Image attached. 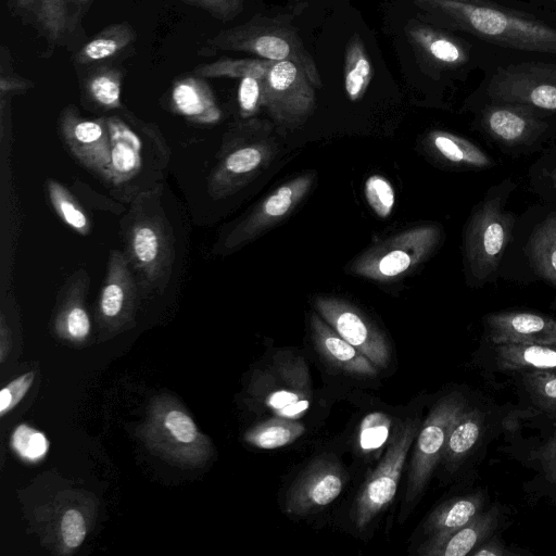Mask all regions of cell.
Wrapping results in <instances>:
<instances>
[{
    "instance_id": "cell-1",
    "label": "cell",
    "mask_w": 556,
    "mask_h": 556,
    "mask_svg": "<svg viewBox=\"0 0 556 556\" xmlns=\"http://www.w3.org/2000/svg\"><path fill=\"white\" fill-rule=\"evenodd\" d=\"M433 24L503 47L556 54V26L486 0H414Z\"/></svg>"
},
{
    "instance_id": "cell-2",
    "label": "cell",
    "mask_w": 556,
    "mask_h": 556,
    "mask_svg": "<svg viewBox=\"0 0 556 556\" xmlns=\"http://www.w3.org/2000/svg\"><path fill=\"white\" fill-rule=\"evenodd\" d=\"M111 138V161L102 181L126 201L156 188L169 156L168 147L153 124L132 114L106 115Z\"/></svg>"
},
{
    "instance_id": "cell-3",
    "label": "cell",
    "mask_w": 556,
    "mask_h": 556,
    "mask_svg": "<svg viewBox=\"0 0 556 556\" xmlns=\"http://www.w3.org/2000/svg\"><path fill=\"white\" fill-rule=\"evenodd\" d=\"M125 255L143 287H166L174 262V235L156 188L137 195L123 219Z\"/></svg>"
},
{
    "instance_id": "cell-4",
    "label": "cell",
    "mask_w": 556,
    "mask_h": 556,
    "mask_svg": "<svg viewBox=\"0 0 556 556\" xmlns=\"http://www.w3.org/2000/svg\"><path fill=\"white\" fill-rule=\"evenodd\" d=\"M273 125L255 117L232 125L225 132L207 180L215 200L229 197L266 169L278 153Z\"/></svg>"
},
{
    "instance_id": "cell-5",
    "label": "cell",
    "mask_w": 556,
    "mask_h": 556,
    "mask_svg": "<svg viewBox=\"0 0 556 556\" xmlns=\"http://www.w3.org/2000/svg\"><path fill=\"white\" fill-rule=\"evenodd\" d=\"M503 453L531 472L522 484L529 502L556 506V420L516 416L505 421Z\"/></svg>"
},
{
    "instance_id": "cell-6",
    "label": "cell",
    "mask_w": 556,
    "mask_h": 556,
    "mask_svg": "<svg viewBox=\"0 0 556 556\" xmlns=\"http://www.w3.org/2000/svg\"><path fill=\"white\" fill-rule=\"evenodd\" d=\"M218 51H238L255 54L269 61H292L300 65L315 88L323 83L317 65L298 34L290 27L262 20L218 33L200 50L202 55Z\"/></svg>"
},
{
    "instance_id": "cell-7",
    "label": "cell",
    "mask_w": 556,
    "mask_h": 556,
    "mask_svg": "<svg viewBox=\"0 0 556 556\" xmlns=\"http://www.w3.org/2000/svg\"><path fill=\"white\" fill-rule=\"evenodd\" d=\"M441 240L435 224L415 226L368 248L349 264L350 274L379 282H391L424 263Z\"/></svg>"
},
{
    "instance_id": "cell-8",
    "label": "cell",
    "mask_w": 556,
    "mask_h": 556,
    "mask_svg": "<svg viewBox=\"0 0 556 556\" xmlns=\"http://www.w3.org/2000/svg\"><path fill=\"white\" fill-rule=\"evenodd\" d=\"M470 399L468 391L452 389L432 406L416 435L400 520L405 519L425 491L441 462L451 427Z\"/></svg>"
},
{
    "instance_id": "cell-9",
    "label": "cell",
    "mask_w": 556,
    "mask_h": 556,
    "mask_svg": "<svg viewBox=\"0 0 556 556\" xmlns=\"http://www.w3.org/2000/svg\"><path fill=\"white\" fill-rule=\"evenodd\" d=\"M510 406L471 396L453 422L441 458L451 475L469 470L483 458L489 444L505 429Z\"/></svg>"
},
{
    "instance_id": "cell-10",
    "label": "cell",
    "mask_w": 556,
    "mask_h": 556,
    "mask_svg": "<svg viewBox=\"0 0 556 556\" xmlns=\"http://www.w3.org/2000/svg\"><path fill=\"white\" fill-rule=\"evenodd\" d=\"M514 225L513 214L498 195L485 198L472 213L465 229L464 253L468 273L478 285L497 271Z\"/></svg>"
},
{
    "instance_id": "cell-11",
    "label": "cell",
    "mask_w": 556,
    "mask_h": 556,
    "mask_svg": "<svg viewBox=\"0 0 556 556\" xmlns=\"http://www.w3.org/2000/svg\"><path fill=\"white\" fill-rule=\"evenodd\" d=\"M263 108L279 127H302L315 109V86L292 61H274L264 78Z\"/></svg>"
},
{
    "instance_id": "cell-12",
    "label": "cell",
    "mask_w": 556,
    "mask_h": 556,
    "mask_svg": "<svg viewBox=\"0 0 556 556\" xmlns=\"http://www.w3.org/2000/svg\"><path fill=\"white\" fill-rule=\"evenodd\" d=\"M419 429L416 419H408L392 440L376 470L364 483L353 510L357 529H365L392 502L407 454Z\"/></svg>"
},
{
    "instance_id": "cell-13",
    "label": "cell",
    "mask_w": 556,
    "mask_h": 556,
    "mask_svg": "<svg viewBox=\"0 0 556 556\" xmlns=\"http://www.w3.org/2000/svg\"><path fill=\"white\" fill-rule=\"evenodd\" d=\"M488 94L496 103L520 104L556 113V64H510L493 75Z\"/></svg>"
},
{
    "instance_id": "cell-14",
    "label": "cell",
    "mask_w": 556,
    "mask_h": 556,
    "mask_svg": "<svg viewBox=\"0 0 556 556\" xmlns=\"http://www.w3.org/2000/svg\"><path fill=\"white\" fill-rule=\"evenodd\" d=\"M317 314L378 369L390 363L391 348L384 333L352 303L329 295L313 300Z\"/></svg>"
},
{
    "instance_id": "cell-15",
    "label": "cell",
    "mask_w": 556,
    "mask_h": 556,
    "mask_svg": "<svg viewBox=\"0 0 556 556\" xmlns=\"http://www.w3.org/2000/svg\"><path fill=\"white\" fill-rule=\"evenodd\" d=\"M315 175H300L279 186L223 239L222 253L233 252L282 222L311 190Z\"/></svg>"
},
{
    "instance_id": "cell-16",
    "label": "cell",
    "mask_w": 556,
    "mask_h": 556,
    "mask_svg": "<svg viewBox=\"0 0 556 556\" xmlns=\"http://www.w3.org/2000/svg\"><path fill=\"white\" fill-rule=\"evenodd\" d=\"M58 128L75 160L102 179L111 161V138L105 116L87 118L70 104L61 111Z\"/></svg>"
},
{
    "instance_id": "cell-17",
    "label": "cell",
    "mask_w": 556,
    "mask_h": 556,
    "mask_svg": "<svg viewBox=\"0 0 556 556\" xmlns=\"http://www.w3.org/2000/svg\"><path fill=\"white\" fill-rule=\"evenodd\" d=\"M344 486V472L329 455L312 462L290 486L285 500L286 514L303 516L333 502Z\"/></svg>"
},
{
    "instance_id": "cell-18",
    "label": "cell",
    "mask_w": 556,
    "mask_h": 556,
    "mask_svg": "<svg viewBox=\"0 0 556 556\" xmlns=\"http://www.w3.org/2000/svg\"><path fill=\"white\" fill-rule=\"evenodd\" d=\"M513 508L501 502H491L479 515L463 527L439 538L428 539L419 548L422 556H467L511 522Z\"/></svg>"
},
{
    "instance_id": "cell-19",
    "label": "cell",
    "mask_w": 556,
    "mask_h": 556,
    "mask_svg": "<svg viewBox=\"0 0 556 556\" xmlns=\"http://www.w3.org/2000/svg\"><path fill=\"white\" fill-rule=\"evenodd\" d=\"M482 342L556 346V319L530 311H500L482 319Z\"/></svg>"
},
{
    "instance_id": "cell-20",
    "label": "cell",
    "mask_w": 556,
    "mask_h": 556,
    "mask_svg": "<svg viewBox=\"0 0 556 556\" xmlns=\"http://www.w3.org/2000/svg\"><path fill=\"white\" fill-rule=\"evenodd\" d=\"M473 359L485 379L525 369L556 370V346L482 342Z\"/></svg>"
},
{
    "instance_id": "cell-21",
    "label": "cell",
    "mask_w": 556,
    "mask_h": 556,
    "mask_svg": "<svg viewBox=\"0 0 556 556\" xmlns=\"http://www.w3.org/2000/svg\"><path fill=\"white\" fill-rule=\"evenodd\" d=\"M498 377L510 382L517 395L514 415L556 420V370L525 369Z\"/></svg>"
},
{
    "instance_id": "cell-22",
    "label": "cell",
    "mask_w": 556,
    "mask_h": 556,
    "mask_svg": "<svg viewBox=\"0 0 556 556\" xmlns=\"http://www.w3.org/2000/svg\"><path fill=\"white\" fill-rule=\"evenodd\" d=\"M309 325L315 348L328 364L357 377L378 375L379 369L318 314H311Z\"/></svg>"
},
{
    "instance_id": "cell-23",
    "label": "cell",
    "mask_w": 556,
    "mask_h": 556,
    "mask_svg": "<svg viewBox=\"0 0 556 556\" xmlns=\"http://www.w3.org/2000/svg\"><path fill=\"white\" fill-rule=\"evenodd\" d=\"M481 124L490 136L509 146L523 143L545 126L528 106L496 102L485 108Z\"/></svg>"
},
{
    "instance_id": "cell-24",
    "label": "cell",
    "mask_w": 556,
    "mask_h": 556,
    "mask_svg": "<svg viewBox=\"0 0 556 556\" xmlns=\"http://www.w3.org/2000/svg\"><path fill=\"white\" fill-rule=\"evenodd\" d=\"M169 103L175 113L194 124L214 125L222 118L210 85L197 75L184 76L174 83Z\"/></svg>"
},
{
    "instance_id": "cell-25",
    "label": "cell",
    "mask_w": 556,
    "mask_h": 556,
    "mask_svg": "<svg viewBox=\"0 0 556 556\" xmlns=\"http://www.w3.org/2000/svg\"><path fill=\"white\" fill-rule=\"evenodd\" d=\"M491 503L485 486L454 496L437 506L424 523L428 539L442 538L463 527Z\"/></svg>"
},
{
    "instance_id": "cell-26",
    "label": "cell",
    "mask_w": 556,
    "mask_h": 556,
    "mask_svg": "<svg viewBox=\"0 0 556 556\" xmlns=\"http://www.w3.org/2000/svg\"><path fill=\"white\" fill-rule=\"evenodd\" d=\"M137 282L125 253L111 250L105 277L99 296V309L103 317L116 319L130 307L136 295Z\"/></svg>"
},
{
    "instance_id": "cell-27",
    "label": "cell",
    "mask_w": 556,
    "mask_h": 556,
    "mask_svg": "<svg viewBox=\"0 0 556 556\" xmlns=\"http://www.w3.org/2000/svg\"><path fill=\"white\" fill-rule=\"evenodd\" d=\"M406 33L414 46L441 68H456L468 61L465 47L440 29L412 21L406 27Z\"/></svg>"
},
{
    "instance_id": "cell-28",
    "label": "cell",
    "mask_w": 556,
    "mask_h": 556,
    "mask_svg": "<svg viewBox=\"0 0 556 556\" xmlns=\"http://www.w3.org/2000/svg\"><path fill=\"white\" fill-rule=\"evenodd\" d=\"M123 72L112 65L100 64L83 79L81 90L88 105L101 111L122 110Z\"/></svg>"
},
{
    "instance_id": "cell-29",
    "label": "cell",
    "mask_w": 556,
    "mask_h": 556,
    "mask_svg": "<svg viewBox=\"0 0 556 556\" xmlns=\"http://www.w3.org/2000/svg\"><path fill=\"white\" fill-rule=\"evenodd\" d=\"M135 39L136 33L129 23L109 25L78 50L74 62L79 66H89L110 60L129 47Z\"/></svg>"
},
{
    "instance_id": "cell-30",
    "label": "cell",
    "mask_w": 556,
    "mask_h": 556,
    "mask_svg": "<svg viewBox=\"0 0 556 556\" xmlns=\"http://www.w3.org/2000/svg\"><path fill=\"white\" fill-rule=\"evenodd\" d=\"M427 141L431 149L446 162L468 167L489 168L493 160L471 141L445 130H432Z\"/></svg>"
},
{
    "instance_id": "cell-31",
    "label": "cell",
    "mask_w": 556,
    "mask_h": 556,
    "mask_svg": "<svg viewBox=\"0 0 556 556\" xmlns=\"http://www.w3.org/2000/svg\"><path fill=\"white\" fill-rule=\"evenodd\" d=\"M90 285V277L84 269L73 273L63 283L60 294L66 309L63 323L73 339H84L90 330V320L83 305V299Z\"/></svg>"
},
{
    "instance_id": "cell-32",
    "label": "cell",
    "mask_w": 556,
    "mask_h": 556,
    "mask_svg": "<svg viewBox=\"0 0 556 556\" xmlns=\"http://www.w3.org/2000/svg\"><path fill=\"white\" fill-rule=\"evenodd\" d=\"M527 252L534 271L556 287V213L549 214L534 228Z\"/></svg>"
},
{
    "instance_id": "cell-33",
    "label": "cell",
    "mask_w": 556,
    "mask_h": 556,
    "mask_svg": "<svg viewBox=\"0 0 556 556\" xmlns=\"http://www.w3.org/2000/svg\"><path fill=\"white\" fill-rule=\"evenodd\" d=\"M11 7L23 15H31L53 43L64 33L67 26L66 0H9Z\"/></svg>"
},
{
    "instance_id": "cell-34",
    "label": "cell",
    "mask_w": 556,
    "mask_h": 556,
    "mask_svg": "<svg viewBox=\"0 0 556 556\" xmlns=\"http://www.w3.org/2000/svg\"><path fill=\"white\" fill-rule=\"evenodd\" d=\"M372 77V66L362 38L355 34L348 42L344 64V88L352 102L366 92Z\"/></svg>"
},
{
    "instance_id": "cell-35",
    "label": "cell",
    "mask_w": 556,
    "mask_h": 556,
    "mask_svg": "<svg viewBox=\"0 0 556 556\" xmlns=\"http://www.w3.org/2000/svg\"><path fill=\"white\" fill-rule=\"evenodd\" d=\"M47 191L60 219L77 233L88 236L91 230L90 219L74 194L52 178L47 180Z\"/></svg>"
},
{
    "instance_id": "cell-36",
    "label": "cell",
    "mask_w": 556,
    "mask_h": 556,
    "mask_svg": "<svg viewBox=\"0 0 556 556\" xmlns=\"http://www.w3.org/2000/svg\"><path fill=\"white\" fill-rule=\"evenodd\" d=\"M273 62L264 59L224 58L197 66L193 74L203 78H242L249 75L265 77Z\"/></svg>"
},
{
    "instance_id": "cell-37",
    "label": "cell",
    "mask_w": 556,
    "mask_h": 556,
    "mask_svg": "<svg viewBox=\"0 0 556 556\" xmlns=\"http://www.w3.org/2000/svg\"><path fill=\"white\" fill-rule=\"evenodd\" d=\"M303 431L300 424L279 418L255 427L248 433L247 439L260 448L273 450L293 442Z\"/></svg>"
},
{
    "instance_id": "cell-38",
    "label": "cell",
    "mask_w": 556,
    "mask_h": 556,
    "mask_svg": "<svg viewBox=\"0 0 556 556\" xmlns=\"http://www.w3.org/2000/svg\"><path fill=\"white\" fill-rule=\"evenodd\" d=\"M299 388L270 391L265 399L266 406L280 418L294 419L302 416L309 407V397L307 392Z\"/></svg>"
},
{
    "instance_id": "cell-39",
    "label": "cell",
    "mask_w": 556,
    "mask_h": 556,
    "mask_svg": "<svg viewBox=\"0 0 556 556\" xmlns=\"http://www.w3.org/2000/svg\"><path fill=\"white\" fill-rule=\"evenodd\" d=\"M391 421L383 413H370L361 422L358 432L359 446L364 452L379 450L390 434Z\"/></svg>"
},
{
    "instance_id": "cell-40",
    "label": "cell",
    "mask_w": 556,
    "mask_h": 556,
    "mask_svg": "<svg viewBox=\"0 0 556 556\" xmlns=\"http://www.w3.org/2000/svg\"><path fill=\"white\" fill-rule=\"evenodd\" d=\"M364 192L367 203L379 217L386 218L392 213L395 192L387 178L380 175L368 177Z\"/></svg>"
},
{
    "instance_id": "cell-41",
    "label": "cell",
    "mask_w": 556,
    "mask_h": 556,
    "mask_svg": "<svg viewBox=\"0 0 556 556\" xmlns=\"http://www.w3.org/2000/svg\"><path fill=\"white\" fill-rule=\"evenodd\" d=\"M11 442L23 458L31 462L42 458L49 450L46 435L27 425H21L14 430Z\"/></svg>"
},
{
    "instance_id": "cell-42",
    "label": "cell",
    "mask_w": 556,
    "mask_h": 556,
    "mask_svg": "<svg viewBox=\"0 0 556 556\" xmlns=\"http://www.w3.org/2000/svg\"><path fill=\"white\" fill-rule=\"evenodd\" d=\"M264 78L252 75L240 78L238 104L243 119L254 117L263 106Z\"/></svg>"
},
{
    "instance_id": "cell-43",
    "label": "cell",
    "mask_w": 556,
    "mask_h": 556,
    "mask_svg": "<svg viewBox=\"0 0 556 556\" xmlns=\"http://www.w3.org/2000/svg\"><path fill=\"white\" fill-rule=\"evenodd\" d=\"M165 427L179 442L191 443L198 435V430L192 419L180 410H170L165 416Z\"/></svg>"
},
{
    "instance_id": "cell-44",
    "label": "cell",
    "mask_w": 556,
    "mask_h": 556,
    "mask_svg": "<svg viewBox=\"0 0 556 556\" xmlns=\"http://www.w3.org/2000/svg\"><path fill=\"white\" fill-rule=\"evenodd\" d=\"M34 380V372L29 371L5 386L0 392V414L3 416L12 409L28 391Z\"/></svg>"
},
{
    "instance_id": "cell-45",
    "label": "cell",
    "mask_w": 556,
    "mask_h": 556,
    "mask_svg": "<svg viewBox=\"0 0 556 556\" xmlns=\"http://www.w3.org/2000/svg\"><path fill=\"white\" fill-rule=\"evenodd\" d=\"M63 541L68 547H78L86 536V525L83 515L76 509L67 510L61 521Z\"/></svg>"
},
{
    "instance_id": "cell-46",
    "label": "cell",
    "mask_w": 556,
    "mask_h": 556,
    "mask_svg": "<svg viewBox=\"0 0 556 556\" xmlns=\"http://www.w3.org/2000/svg\"><path fill=\"white\" fill-rule=\"evenodd\" d=\"M191 5L205 10L214 17L229 21L239 14L243 0H182Z\"/></svg>"
},
{
    "instance_id": "cell-47",
    "label": "cell",
    "mask_w": 556,
    "mask_h": 556,
    "mask_svg": "<svg viewBox=\"0 0 556 556\" xmlns=\"http://www.w3.org/2000/svg\"><path fill=\"white\" fill-rule=\"evenodd\" d=\"M529 555V552L513 547L502 539L501 532L494 534L478 548H476L470 556H523Z\"/></svg>"
},
{
    "instance_id": "cell-48",
    "label": "cell",
    "mask_w": 556,
    "mask_h": 556,
    "mask_svg": "<svg viewBox=\"0 0 556 556\" xmlns=\"http://www.w3.org/2000/svg\"><path fill=\"white\" fill-rule=\"evenodd\" d=\"M551 177H552V180L555 185V188H556V170H554L552 174H551Z\"/></svg>"
},
{
    "instance_id": "cell-49",
    "label": "cell",
    "mask_w": 556,
    "mask_h": 556,
    "mask_svg": "<svg viewBox=\"0 0 556 556\" xmlns=\"http://www.w3.org/2000/svg\"><path fill=\"white\" fill-rule=\"evenodd\" d=\"M67 3L75 2V3H84V0H66Z\"/></svg>"
},
{
    "instance_id": "cell-50",
    "label": "cell",
    "mask_w": 556,
    "mask_h": 556,
    "mask_svg": "<svg viewBox=\"0 0 556 556\" xmlns=\"http://www.w3.org/2000/svg\"><path fill=\"white\" fill-rule=\"evenodd\" d=\"M545 1H549V2H552L554 4H556V0H545Z\"/></svg>"
},
{
    "instance_id": "cell-51",
    "label": "cell",
    "mask_w": 556,
    "mask_h": 556,
    "mask_svg": "<svg viewBox=\"0 0 556 556\" xmlns=\"http://www.w3.org/2000/svg\"><path fill=\"white\" fill-rule=\"evenodd\" d=\"M89 0H84V4H86Z\"/></svg>"
}]
</instances>
